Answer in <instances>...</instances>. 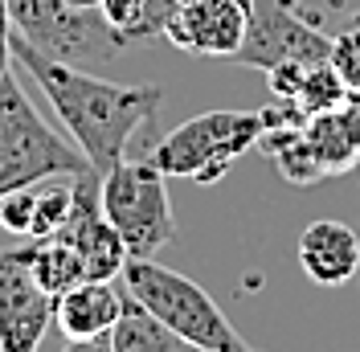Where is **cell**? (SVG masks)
<instances>
[{
	"label": "cell",
	"instance_id": "cell-3",
	"mask_svg": "<svg viewBox=\"0 0 360 352\" xmlns=\"http://www.w3.org/2000/svg\"><path fill=\"white\" fill-rule=\"evenodd\" d=\"M90 160L78 144H66L45 123L13 74L0 82V197L41 184L49 176H78Z\"/></svg>",
	"mask_w": 360,
	"mask_h": 352
},
{
	"label": "cell",
	"instance_id": "cell-1",
	"mask_svg": "<svg viewBox=\"0 0 360 352\" xmlns=\"http://www.w3.org/2000/svg\"><path fill=\"white\" fill-rule=\"evenodd\" d=\"M13 62L29 70V78L45 90L58 119L66 123V132L74 135V144L82 148L98 176L111 172L119 160H127L131 139L156 123L160 103H164V87L156 82H135V87L107 82L94 70L66 66L37 54L17 33H13Z\"/></svg>",
	"mask_w": 360,
	"mask_h": 352
},
{
	"label": "cell",
	"instance_id": "cell-21",
	"mask_svg": "<svg viewBox=\"0 0 360 352\" xmlns=\"http://www.w3.org/2000/svg\"><path fill=\"white\" fill-rule=\"evenodd\" d=\"M303 78H307V62H283V66L266 70V87L274 90V99H287V103L299 94Z\"/></svg>",
	"mask_w": 360,
	"mask_h": 352
},
{
	"label": "cell",
	"instance_id": "cell-6",
	"mask_svg": "<svg viewBox=\"0 0 360 352\" xmlns=\"http://www.w3.org/2000/svg\"><path fill=\"white\" fill-rule=\"evenodd\" d=\"M168 176L143 160H119L103 172V213L111 218L131 258H152L160 246L176 238V218L168 201Z\"/></svg>",
	"mask_w": 360,
	"mask_h": 352
},
{
	"label": "cell",
	"instance_id": "cell-8",
	"mask_svg": "<svg viewBox=\"0 0 360 352\" xmlns=\"http://www.w3.org/2000/svg\"><path fill=\"white\" fill-rule=\"evenodd\" d=\"M70 242L82 263H86V279H119L127 266V246L119 238V230L111 225V218L103 213V176L86 168L74 176V209H70L66 225L53 234Z\"/></svg>",
	"mask_w": 360,
	"mask_h": 352
},
{
	"label": "cell",
	"instance_id": "cell-24",
	"mask_svg": "<svg viewBox=\"0 0 360 352\" xmlns=\"http://www.w3.org/2000/svg\"><path fill=\"white\" fill-rule=\"evenodd\" d=\"M66 352H111V332L107 336H90V340H70Z\"/></svg>",
	"mask_w": 360,
	"mask_h": 352
},
{
	"label": "cell",
	"instance_id": "cell-14",
	"mask_svg": "<svg viewBox=\"0 0 360 352\" xmlns=\"http://www.w3.org/2000/svg\"><path fill=\"white\" fill-rule=\"evenodd\" d=\"M111 352H201L193 348L184 336L160 324L148 308H139L131 295L123 291V315L111 328Z\"/></svg>",
	"mask_w": 360,
	"mask_h": 352
},
{
	"label": "cell",
	"instance_id": "cell-2",
	"mask_svg": "<svg viewBox=\"0 0 360 352\" xmlns=\"http://www.w3.org/2000/svg\"><path fill=\"white\" fill-rule=\"evenodd\" d=\"M123 291L131 295L139 308H148L160 324L184 336L193 348L201 352H242L250 348L246 340L233 332L225 320V311L213 303V295L201 283H193L188 275L168 270L152 258H127L123 266Z\"/></svg>",
	"mask_w": 360,
	"mask_h": 352
},
{
	"label": "cell",
	"instance_id": "cell-22",
	"mask_svg": "<svg viewBox=\"0 0 360 352\" xmlns=\"http://www.w3.org/2000/svg\"><path fill=\"white\" fill-rule=\"evenodd\" d=\"M13 62V17H8V0H0V82Z\"/></svg>",
	"mask_w": 360,
	"mask_h": 352
},
{
	"label": "cell",
	"instance_id": "cell-13",
	"mask_svg": "<svg viewBox=\"0 0 360 352\" xmlns=\"http://www.w3.org/2000/svg\"><path fill=\"white\" fill-rule=\"evenodd\" d=\"M25 258H29V275L45 295L58 303L66 291L86 283V263L82 254L62 238H25Z\"/></svg>",
	"mask_w": 360,
	"mask_h": 352
},
{
	"label": "cell",
	"instance_id": "cell-17",
	"mask_svg": "<svg viewBox=\"0 0 360 352\" xmlns=\"http://www.w3.org/2000/svg\"><path fill=\"white\" fill-rule=\"evenodd\" d=\"M344 99H348V87L340 82L332 62H315V66H307V78H303V87L291 103L311 119V115H323V111H340Z\"/></svg>",
	"mask_w": 360,
	"mask_h": 352
},
{
	"label": "cell",
	"instance_id": "cell-7",
	"mask_svg": "<svg viewBox=\"0 0 360 352\" xmlns=\"http://www.w3.org/2000/svg\"><path fill=\"white\" fill-rule=\"evenodd\" d=\"M328 54H332V37L319 33L311 21H303L295 8L278 4V0H254L250 29L229 62L266 74V70L283 66V62L315 66V62H328Z\"/></svg>",
	"mask_w": 360,
	"mask_h": 352
},
{
	"label": "cell",
	"instance_id": "cell-12",
	"mask_svg": "<svg viewBox=\"0 0 360 352\" xmlns=\"http://www.w3.org/2000/svg\"><path fill=\"white\" fill-rule=\"evenodd\" d=\"M119 315H123V287H115V279H86L53 303V320L66 340L107 336L119 324Z\"/></svg>",
	"mask_w": 360,
	"mask_h": 352
},
{
	"label": "cell",
	"instance_id": "cell-16",
	"mask_svg": "<svg viewBox=\"0 0 360 352\" xmlns=\"http://www.w3.org/2000/svg\"><path fill=\"white\" fill-rule=\"evenodd\" d=\"M70 209H74V176H49L37 184V201H33V225L29 238H53L66 225Z\"/></svg>",
	"mask_w": 360,
	"mask_h": 352
},
{
	"label": "cell",
	"instance_id": "cell-19",
	"mask_svg": "<svg viewBox=\"0 0 360 352\" xmlns=\"http://www.w3.org/2000/svg\"><path fill=\"white\" fill-rule=\"evenodd\" d=\"M33 201H37V184L29 189H13L0 197V225L17 238H29V225H33Z\"/></svg>",
	"mask_w": 360,
	"mask_h": 352
},
{
	"label": "cell",
	"instance_id": "cell-18",
	"mask_svg": "<svg viewBox=\"0 0 360 352\" xmlns=\"http://www.w3.org/2000/svg\"><path fill=\"white\" fill-rule=\"evenodd\" d=\"M332 70L340 74V82L348 90H360V29H344L340 37H332V54H328Z\"/></svg>",
	"mask_w": 360,
	"mask_h": 352
},
{
	"label": "cell",
	"instance_id": "cell-5",
	"mask_svg": "<svg viewBox=\"0 0 360 352\" xmlns=\"http://www.w3.org/2000/svg\"><path fill=\"white\" fill-rule=\"evenodd\" d=\"M262 127H266L262 111H205L164 135L148 152V160L164 176L193 180V184H217L233 168L238 156L258 148Z\"/></svg>",
	"mask_w": 360,
	"mask_h": 352
},
{
	"label": "cell",
	"instance_id": "cell-10",
	"mask_svg": "<svg viewBox=\"0 0 360 352\" xmlns=\"http://www.w3.org/2000/svg\"><path fill=\"white\" fill-rule=\"evenodd\" d=\"M254 0H184L164 21V37L197 58H233L246 37Z\"/></svg>",
	"mask_w": 360,
	"mask_h": 352
},
{
	"label": "cell",
	"instance_id": "cell-4",
	"mask_svg": "<svg viewBox=\"0 0 360 352\" xmlns=\"http://www.w3.org/2000/svg\"><path fill=\"white\" fill-rule=\"evenodd\" d=\"M8 17L25 45L66 66L98 70L127 49V37L111 29L98 8H82L70 0H8Z\"/></svg>",
	"mask_w": 360,
	"mask_h": 352
},
{
	"label": "cell",
	"instance_id": "cell-26",
	"mask_svg": "<svg viewBox=\"0 0 360 352\" xmlns=\"http://www.w3.org/2000/svg\"><path fill=\"white\" fill-rule=\"evenodd\" d=\"M278 4H287V8H299V4H303V0H278Z\"/></svg>",
	"mask_w": 360,
	"mask_h": 352
},
{
	"label": "cell",
	"instance_id": "cell-11",
	"mask_svg": "<svg viewBox=\"0 0 360 352\" xmlns=\"http://www.w3.org/2000/svg\"><path fill=\"white\" fill-rule=\"evenodd\" d=\"M299 266L315 287H344L360 275V234L336 218H319L299 234Z\"/></svg>",
	"mask_w": 360,
	"mask_h": 352
},
{
	"label": "cell",
	"instance_id": "cell-15",
	"mask_svg": "<svg viewBox=\"0 0 360 352\" xmlns=\"http://www.w3.org/2000/svg\"><path fill=\"white\" fill-rule=\"evenodd\" d=\"M303 132H307V139H311V148H315V156H319V164H323V172L328 176H344V172L356 168L360 144L352 139V127H348L344 111L311 115Z\"/></svg>",
	"mask_w": 360,
	"mask_h": 352
},
{
	"label": "cell",
	"instance_id": "cell-20",
	"mask_svg": "<svg viewBox=\"0 0 360 352\" xmlns=\"http://www.w3.org/2000/svg\"><path fill=\"white\" fill-rule=\"evenodd\" d=\"M98 13H103L107 25L119 29V33L127 37V45H131V33L139 29L143 13H148V0H98Z\"/></svg>",
	"mask_w": 360,
	"mask_h": 352
},
{
	"label": "cell",
	"instance_id": "cell-25",
	"mask_svg": "<svg viewBox=\"0 0 360 352\" xmlns=\"http://www.w3.org/2000/svg\"><path fill=\"white\" fill-rule=\"evenodd\" d=\"M348 29H360V8L352 13V21H348Z\"/></svg>",
	"mask_w": 360,
	"mask_h": 352
},
{
	"label": "cell",
	"instance_id": "cell-23",
	"mask_svg": "<svg viewBox=\"0 0 360 352\" xmlns=\"http://www.w3.org/2000/svg\"><path fill=\"white\" fill-rule=\"evenodd\" d=\"M344 119H348V127H352V139L360 144V90H348V99H344Z\"/></svg>",
	"mask_w": 360,
	"mask_h": 352
},
{
	"label": "cell",
	"instance_id": "cell-27",
	"mask_svg": "<svg viewBox=\"0 0 360 352\" xmlns=\"http://www.w3.org/2000/svg\"><path fill=\"white\" fill-rule=\"evenodd\" d=\"M242 352H254V348H242Z\"/></svg>",
	"mask_w": 360,
	"mask_h": 352
},
{
	"label": "cell",
	"instance_id": "cell-9",
	"mask_svg": "<svg viewBox=\"0 0 360 352\" xmlns=\"http://www.w3.org/2000/svg\"><path fill=\"white\" fill-rule=\"evenodd\" d=\"M53 324V299L29 275L25 246L0 250V352H37Z\"/></svg>",
	"mask_w": 360,
	"mask_h": 352
}]
</instances>
